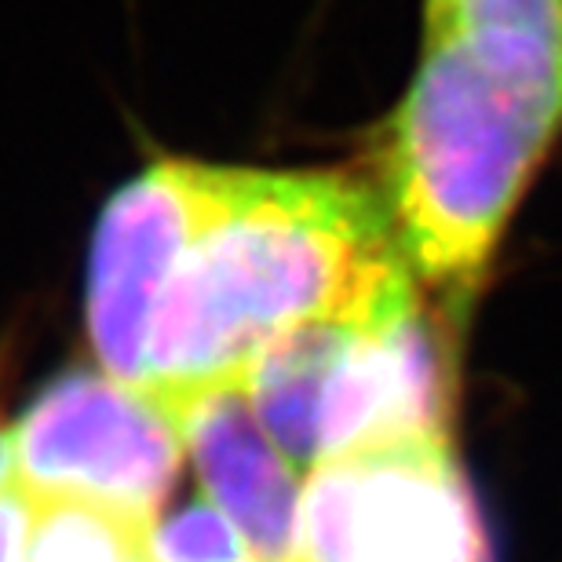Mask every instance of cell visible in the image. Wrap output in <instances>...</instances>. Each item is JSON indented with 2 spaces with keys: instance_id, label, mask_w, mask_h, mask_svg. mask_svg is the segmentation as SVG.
<instances>
[{
  "instance_id": "1",
  "label": "cell",
  "mask_w": 562,
  "mask_h": 562,
  "mask_svg": "<svg viewBox=\"0 0 562 562\" xmlns=\"http://www.w3.org/2000/svg\"><path fill=\"white\" fill-rule=\"evenodd\" d=\"M413 274L376 187L190 161L183 249L146 336V395L176 413L267 344L387 300Z\"/></svg>"
},
{
  "instance_id": "2",
  "label": "cell",
  "mask_w": 562,
  "mask_h": 562,
  "mask_svg": "<svg viewBox=\"0 0 562 562\" xmlns=\"http://www.w3.org/2000/svg\"><path fill=\"white\" fill-rule=\"evenodd\" d=\"M562 132V0L424 15L380 198L424 285L464 307Z\"/></svg>"
},
{
  "instance_id": "3",
  "label": "cell",
  "mask_w": 562,
  "mask_h": 562,
  "mask_svg": "<svg viewBox=\"0 0 562 562\" xmlns=\"http://www.w3.org/2000/svg\"><path fill=\"white\" fill-rule=\"evenodd\" d=\"M292 562H493L449 435L398 438L314 464Z\"/></svg>"
},
{
  "instance_id": "4",
  "label": "cell",
  "mask_w": 562,
  "mask_h": 562,
  "mask_svg": "<svg viewBox=\"0 0 562 562\" xmlns=\"http://www.w3.org/2000/svg\"><path fill=\"white\" fill-rule=\"evenodd\" d=\"M183 453L161 402L74 366L41 387L15 427V486L37 501L99 508L139 537L161 515Z\"/></svg>"
},
{
  "instance_id": "5",
  "label": "cell",
  "mask_w": 562,
  "mask_h": 562,
  "mask_svg": "<svg viewBox=\"0 0 562 562\" xmlns=\"http://www.w3.org/2000/svg\"><path fill=\"white\" fill-rule=\"evenodd\" d=\"M187 220L190 161L165 157L132 176L106 201L92 234L85 307L88 344L106 376L136 391L146 387V336L183 249Z\"/></svg>"
},
{
  "instance_id": "6",
  "label": "cell",
  "mask_w": 562,
  "mask_h": 562,
  "mask_svg": "<svg viewBox=\"0 0 562 562\" xmlns=\"http://www.w3.org/2000/svg\"><path fill=\"white\" fill-rule=\"evenodd\" d=\"M172 417L201 486L241 533L252 559L292 562L300 533L296 468L260 427L241 380L201 391Z\"/></svg>"
},
{
  "instance_id": "7",
  "label": "cell",
  "mask_w": 562,
  "mask_h": 562,
  "mask_svg": "<svg viewBox=\"0 0 562 562\" xmlns=\"http://www.w3.org/2000/svg\"><path fill=\"white\" fill-rule=\"evenodd\" d=\"M136 530L114 515L74 501H41L26 562H132Z\"/></svg>"
},
{
  "instance_id": "8",
  "label": "cell",
  "mask_w": 562,
  "mask_h": 562,
  "mask_svg": "<svg viewBox=\"0 0 562 562\" xmlns=\"http://www.w3.org/2000/svg\"><path fill=\"white\" fill-rule=\"evenodd\" d=\"M136 562H256L241 533L209 501L157 515L136 541Z\"/></svg>"
},
{
  "instance_id": "9",
  "label": "cell",
  "mask_w": 562,
  "mask_h": 562,
  "mask_svg": "<svg viewBox=\"0 0 562 562\" xmlns=\"http://www.w3.org/2000/svg\"><path fill=\"white\" fill-rule=\"evenodd\" d=\"M37 519H41V501L11 482L0 493V562H26Z\"/></svg>"
},
{
  "instance_id": "10",
  "label": "cell",
  "mask_w": 562,
  "mask_h": 562,
  "mask_svg": "<svg viewBox=\"0 0 562 562\" xmlns=\"http://www.w3.org/2000/svg\"><path fill=\"white\" fill-rule=\"evenodd\" d=\"M8 471H15V431L0 420V482L8 479Z\"/></svg>"
},
{
  "instance_id": "11",
  "label": "cell",
  "mask_w": 562,
  "mask_h": 562,
  "mask_svg": "<svg viewBox=\"0 0 562 562\" xmlns=\"http://www.w3.org/2000/svg\"><path fill=\"white\" fill-rule=\"evenodd\" d=\"M132 562H136V559H132Z\"/></svg>"
}]
</instances>
